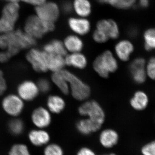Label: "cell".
Listing matches in <instances>:
<instances>
[{"instance_id":"1","label":"cell","mask_w":155,"mask_h":155,"mask_svg":"<svg viewBox=\"0 0 155 155\" xmlns=\"http://www.w3.org/2000/svg\"><path fill=\"white\" fill-rule=\"evenodd\" d=\"M35 44L36 39L20 29L0 35V48L11 57L21 50L32 47Z\"/></svg>"},{"instance_id":"2","label":"cell","mask_w":155,"mask_h":155,"mask_svg":"<svg viewBox=\"0 0 155 155\" xmlns=\"http://www.w3.org/2000/svg\"><path fill=\"white\" fill-rule=\"evenodd\" d=\"M55 27L54 23L44 21L35 14L31 15L25 20L24 31L36 40L53 31Z\"/></svg>"},{"instance_id":"3","label":"cell","mask_w":155,"mask_h":155,"mask_svg":"<svg viewBox=\"0 0 155 155\" xmlns=\"http://www.w3.org/2000/svg\"><path fill=\"white\" fill-rule=\"evenodd\" d=\"M93 67L100 76L106 78L110 73L116 72L118 64L113 53L107 51L97 57L94 62Z\"/></svg>"},{"instance_id":"4","label":"cell","mask_w":155,"mask_h":155,"mask_svg":"<svg viewBox=\"0 0 155 155\" xmlns=\"http://www.w3.org/2000/svg\"><path fill=\"white\" fill-rule=\"evenodd\" d=\"M69 83V89L72 97L78 101H84L90 96L89 87L75 74L66 69L61 70Z\"/></svg>"},{"instance_id":"5","label":"cell","mask_w":155,"mask_h":155,"mask_svg":"<svg viewBox=\"0 0 155 155\" xmlns=\"http://www.w3.org/2000/svg\"><path fill=\"white\" fill-rule=\"evenodd\" d=\"M78 112L81 116H86L92 121L102 125L105 119V115L102 107L94 101H87L78 108Z\"/></svg>"},{"instance_id":"6","label":"cell","mask_w":155,"mask_h":155,"mask_svg":"<svg viewBox=\"0 0 155 155\" xmlns=\"http://www.w3.org/2000/svg\"><path fill=\"white\" fill-rule=\"evenodd\" d=\"M36 15L40 19L46 22L54 23L58 20L60 10L57 4L53 2H45L35 7Z\"/></svg>"},{"instance_id":"7","label":"cell","mask_w":155,"mask_h":155,"mask_svg":"<svg viewBox=\"0 0 155 155\" xmlns=\"http://www.w3.org/2000/svg\"><path fill=\"white\" fill-rule=\"evenodd\" d=\"M26 59L36 72H45L48 67L47 54L44 51L38 49H31L27 53Z\"/></svg>"},{"instance_id":"8","label":"cell","mask_w":155,"mask_h":155,"mask_svg":"<svg viewBox=\"0 0 155 155\" xmlns=\"http://www.w3.org/2000/svg\"><path fill=\"white\" fill-rule=\"evenodd\" d=\"M2 106L6 114L17 117L22 113L24 107L23 101L18 95H8L3 99Z\"/></svg>"},{"instance_id":"9","label":"cell","mask_w":155,"mask_h":155,"mask_svg":"<svg viewBox=\"0 0 155 155\" xmlns=\"http://www.w3.org/2000/svg\"><path fill=\"white\" fill-rule=\"evenodd\" d=\"M31 121L36 128L45 129L51 123V112L43 107L37 108L31 114Z\"/></svg>"},{"instance_id":"10","label":"cell","mask_w":155,"mask_h":155,"mask_svg":"<svg viewBox=\"0 0 155 155\" xmlns=\"http://www.w3.org/2000/svg\"><path fill=\"white\" fill-rule=\"evenodd\" d=\"M17 94L23 101H29L36 97L39 90L37 84L31 81H25L17 87Z\"/></svg>"},{"instance_id":"11","label":"cell","mask_w":155,"mask_h":155,"mask_svg":"<svg viewBox=\"0 0 155 155\" xmlns=\"http://www.w3.org/2000/svg\"><path fill=\"white\" fill-rule=\"evenodd\" d=\"M145 65V60L142 58H136L130 63L129 70L135 83L140 84L145 81L147 76Z\"/></svg>"},{"instance_id":"12","label":"cell","mask_w":155,"mask_h":155,"mask_svg":"<svg viewBox=\"0 0 155 155\" xmlns=\"http://www.w3.org/2000/svg\"><path fill=\"white\" fill-rule=\"evenodd\" d=\"M28 139L33 146L41 147L50 143L51 137L49 133L45 129L36 128L28 132Z\"/></svg>"},{"instance_id":"13","label":"cell","mask_w":155,"mask_h":155,"mask_svg":"<svg viewBox=\"0 0 155 155\" xmlns=\"http://www.w3.org/2000/svg\"><path fill=\"white\" fill-rule=\"evenodd\" d=\"M97 29L103 31L109 38L115 39L119 35V30L118 24L112 19H103L97 22Z\"/></svg>"},{"instance_id":"14","label":"cell","mask_w":155,"mask_h":155,"mask_svg":"<svg viewBox=\"0 0 155 155\" xmlns=\"http://www.w3.org/2000/svg\"><path fill=\"white\" fill-rule=\"evenodd\" d=\"M119 137L118 132L111 128L102 130L99 136L100 144L106 149H111L119 142Z\"/></svg>"},{"instance_id":"15","label":"cell","mask_w":155,"mask_h":155,"mask_svg":"<svg viewBox=\"0 0 155 155\" xmlns=\"http://www.w3.org/2000/svg\"><path fill=\"white\" fill-rule=\"evenodd\" d=\"M69 28L78 35H85L91 29L90 22L87 19L82 17H72L68 19Z\"/></svg>"},{"instance_id":"16","label":"cell","mask_w":155,"mask_h":155,"mask_svg":"<svg viewBox=\"0 0 155 155\" xmlns=\"http://www.w3.org/2000/svg\"><path fill=\"white\" fill-rule=\"evenodd\" d=\"M134 50L133 44L127 40H122L116 44L115 53L118 58L123 61H128Z\"/></svg>"},{"instance_id":"17","label":"cell","mask_w":155,"mask_h":155,"mask_svg":"<svg viewBox=\"0 0 155 155\" xmlns=\"http://www.w3.org/2000/svg\"><path fill=\"white\" fill-rule=\"evenodd\" d=\"M102 125L87 118L80 119L76 123V129L83 135H88L98 131Z\"/></svg>"},{"instance_id":"18","label":"cell","mask_w":155,"mask_h":155,"mask_svg":"<svg viewBox=\"0 0 155 155\" xmlns=\"http://www.w3.org/2000/svg\"><path fill=\"white\" fill-rule=\"evenodd\" d=\"M19 10L18 3H8L3 8L1 17L15 25L19 18Z\"/></svg>"},{"instance_id":"19","label":"cell","mask_w":155,"mask_h":155,"mask_svg":"<svg viewBox=\"0 0 155 155\" xmlns=\"http://www.w3.org/2000/svg\"><path fill=\"white\" fill-rule=\"evenodd\" d=\"M65 64L69 67L78 69H83L87 65V59L80 52L71 53L65 57Z\"/></svg>"},{"instance_id":"20","label":"cell","mask_w":155,"mask_h":155,"mask_svg":"<svg viewBox=\"0 0 155 155\" xmlns=\"http://www.w3.org/2000/svg\"><path fill=\"white\" fill-rule=\"evenodd\" d=\"M64 46L67 51L71 53L80 52L83 49V42L76 35H69L64 39Z\"/></svg>"},{"instance_id":"21","label":"cell","mask_w":155,"mask_h":155,"mask_svg":"<svg viewBox=\"0 0 155 155\" xmlns=\"http://www.w3.org/2000/svg\"><path fill=\"white\" fill-rule=\"evenodd\" d=\"M48 110L53 114L61 113L66 106V103L63 98L58 95H51L48 97L47 101Z\"/></svg>"},{"instance_id":"22","label":"cell","mask_w":155,"mask_h":155,"mask_svg":"<svg viewBox=\"0 0 155 155\" xmlns=\"http://www.w3.org/2000/svg\"><path fill=\"white\" fill-rule=\"evenodd\" d=\"M47 54L48 67V70L54 72L64 69L66 65L65 58L63 56L52 54Z\"/></svg>"},{"instance_id":"23","label":"cell","mask_w":155,"mask_h":155,"mask_svg":"<svg viewBox=\"0 0 155 155\" xmlns=\"http://www.w3.org/2000/svg\"><path fill=\"white\" fill-rule=\"evenodd\" d=\"M43 51L48 54H52L65 57L67 51L64 43L59 40H53L46 44L43 48Z\"/></svg>"},{"instance_id":"24","label":"cell","mask_w":155,"mask_h":155,"mask_svg":"<svg viewBox=\"0 0 155 155\" xmlns=\"http://www.w3.org/2000/svg\"><path fill=\"white\" fill-rule=\"evenodd\" d=\"M147 95L144 92L138 91L134 94L130 101L132 107L136 110H142L147 107L148 104Z\"/></svg>"},{"instance_id":"25","label":"cell","mask_w":155,"mask_h":155,"mask_svg":"<svg viewBox=\"0 0 155 155\" xmlns=\"http://www.w3.org/2000/svg\"><path fill=\"white\" fill-rule=\"evenodd\" d=\"M73 10L78 15L82 18L88 17L91 12V5L88 0H74Z\"/></svg>"},{"instance_id":"26","label":"cell","mask_w":155,"mask_h":155,"mask_svg":"<svg viewBox=\"0 0 155 155\" xmlns=\"http://www.w3.org/2000/svg\"><path fill=\"white\" fill-rule=\"evenodd\" d=\"M53 83L63 94H67L70 91L69 83L61 71L53 72L51 76Z\"/></svg>"},{"instance_id":"27","label":"cell","mask_w":155,"mask_h":155,"mask_svg":"<svg viewBox=\"0 0 155 155\" xmlns=\"http://www.w3.org/2000/svg\"><path fill=\"white\" fill-rule=\"evenodd\" d=\"M103 4H109L116 8L127 10L134 7L137 0H97Z\"/></svg>"},{"instance_id":"28","label":"cell","mask_w":155,"mask_h":155,"mask_svg":"<svg viewBox=\"0 0 155 155\" xmlns=\"http://www.w3.org/2000/svg\"><path fill=\"white\" fill-rule=\"evenodd\" d=\"M144 48L147 51L155 49V27H150L145 31L143 34Z\"/></svg>"},{"instance_id":"29","label":"cell","mask_w":155,"mask_h":155,"mask_svg":"<svg viewBox=\"0 0 155 155\" xmlns=\"http://www.w3.org/2000/svg\"><path fill=\"white\" fill-rule=\"evenodd\" d=\"M8 128L11 134L16 136L20 135L24 131V124L21 119L15 117L9 121Z\"/></svg>"},{"instance_id":"30","label":"cell","mask_w":155,"mask_h":155,"mask_svg":"<svg viewBox=\"0 0 155 155\" xmlns=\"http://www.w3.org/2000/svg\"><path fill=\"white\" fill-rule=\"evenodd\" d=\"M8 155H31L30 150L26 144L16 143L11 147Z\"/></svg>"},{"instance_id":"31","label":"cell","mask_w":155,"mask_h":155,"mask_svg":"<svg viewBox=\"0 0 155 155\" xmlns=\"http://www.w3.org/2000/svg\"><path fill=\"white\" fill-rule=\"evenodd\" d=\"M43 155H64L63 148L56 143H49L44 147Z\"/></svg>"},{"instance_id":"32","label":"cell","mask_w":155,"mask_h":155,"mask_svg":"<svg viewBox=\"0 0 155 155\" xmlns=\"http://www.w3.org/2000/svg\"><path fill=\"white\" fill-rule=\"evenodd\" d=\"M15 25L4 19L0 17V34H5L11 32L14 30Z\"/></svg>"},{"instance_id":"33","label":"cell","mask_w":155,"mask_h":155,"mask_svg":"<svg viewBox=\"0 0 155 155\" xmlns=\"http://www.w3.org/2000/svg\"><path fill=\"white\" fill-rule=\"evenodd\" d=\"M147 75L150 78L155 80V57L150 59L146 68Z\"/></svg>"},{"instance_id":"34","label":"cell","mask_w":155,"mask_h":155,"mask_svg":"<svg viewBox=\"0 0 155 155\" xmlns=\"http://www.w3.org/2000/svg\"><path fill=\"white\" fill-rule=\"evenodd\" d=\"M141 153L143 155H155V140L143 146Z\"/></svg>"},{"instance_id":"35","label":"cell","mask_w":155,"mask_h":155,"mask_svg":"<svg viewBox=\"0 0 155 155\" xmlns=\"http://www.w3.org/2000/svg\"><path fill=\"white\" fill-rule=\"evenodd\" d=\"M37 84L39 91L43 93H46L51 90V83L50 81L46 78H41L38 81Z\"/></svg>"},{"instance_id":"36","label":"cell","mask_w":155,"mask_h":155,"mask_svg":"<svg viewBox=\"0 0 155 155\" xmlns=\"http://www.w3.org/2000/svg\"><path fill=\"white\" fill-rule=\"evenodd\" d=\"M93 38L95 41L99 43L106 42L109 39L105 34L97 28L93 33Z\"/></svg>"},{"instance_id":"37","label":"cell","mask_w":155,"mask_h":155,"mask_svg":"<svg viewBox=\"0 0 155 155\" xmlns=\"http://www.w3.org/2000/svg\"><path fill=\"white\" fill-rule=\"evenodd\" d=\"M76 155H97L94 150L88 147H84L81 148L78 151Z\"/></svg>"},{"instance_id":"38","label":"cell","mask_w":155,"mask_h":155,"mask_svg":"<svg viewBox=\"0 0 155 155\" xmlns=\"http://www.w3.org/2000/svg\"><path fill=\"white\" fill-rule=\"evenodd\" d=\"M62 10L64 14H69L72 13L73 10V5L70 2H65L62 4Z\"/></svg>"},{"instance_id":"39","label":"cell","mask_w":155,"mask_h":155,"mask_svg":"<svg viewBox=\"0 0 155 155\" xmlns=\"http://www.w3.org/2000/svg\"><path fill=\"white\" fill-rule=\"evenodd\" d=\"M7 89V83L3 72L0 70V95L2 94Z\"/></svg>"},{"instance_id":"40","label":"cell","mask_w":155,"mask_h":155,"mask_svg":"<svg viewBox=\"0 0 155 155\" xmlns=\"http://www.w3.org/2000/svg\"><path fill=\"white\" fill-rule=\"evenodd\" d=\"M20 1H22L23 2L26 4L35 6V7L40 5L46 2V0H20Z\"/></svg>"},{"instance_id":"41","label":"cell","mask_w":155,"mask_h":155,"mask_svg":"<svg viewBox=\"0 0 155 155\" xmlns=\"http://www.w3.org/2000/svg\"><path fill=\"white\" fill-rule=\"evenodd\" d=\"M11 56L8 52L6 51L0 52V62L5 63L8 61L11 58Z\"/></svg>"},{"instance_id":"42","label":"cell","mask_w":155,"mask_h":155,"mask_svg":"<svg viewBox=\"0 0 155 155\" xmlns=\"http://www.w3.org/2000/svg\"><path fill=\"white\" fill-rule=\"evenodd\" d=\"M139 5L143 8H146L149 6L150 0H138Z\"/></svg>"},{"instance_id":"43","label":"cell","mask_w":155,"mask_h":155,"mask_svg":"<svg viewBox=\"0 0 155 155\" xmlns=\"http://www.w3.org/2000/svg\"><path fill=\"white\" fill-rule=\"evenodd\" d=\"M8 3H18L20 0H4Z\"/></svg>"},{"instance_id":"44","label":"cell","mask_w":155,"mask_h":155,"mask_svg":"<svg viewBox=\"0 0 155 155\" xmlns=\"http://www.w3.org/2000/svg\"><path fill=\"white\" fill-rule=\"evenodd\" d=\"M101 155H117L115 153H109L104 154Z\"/></svg>"}]
</instances>
